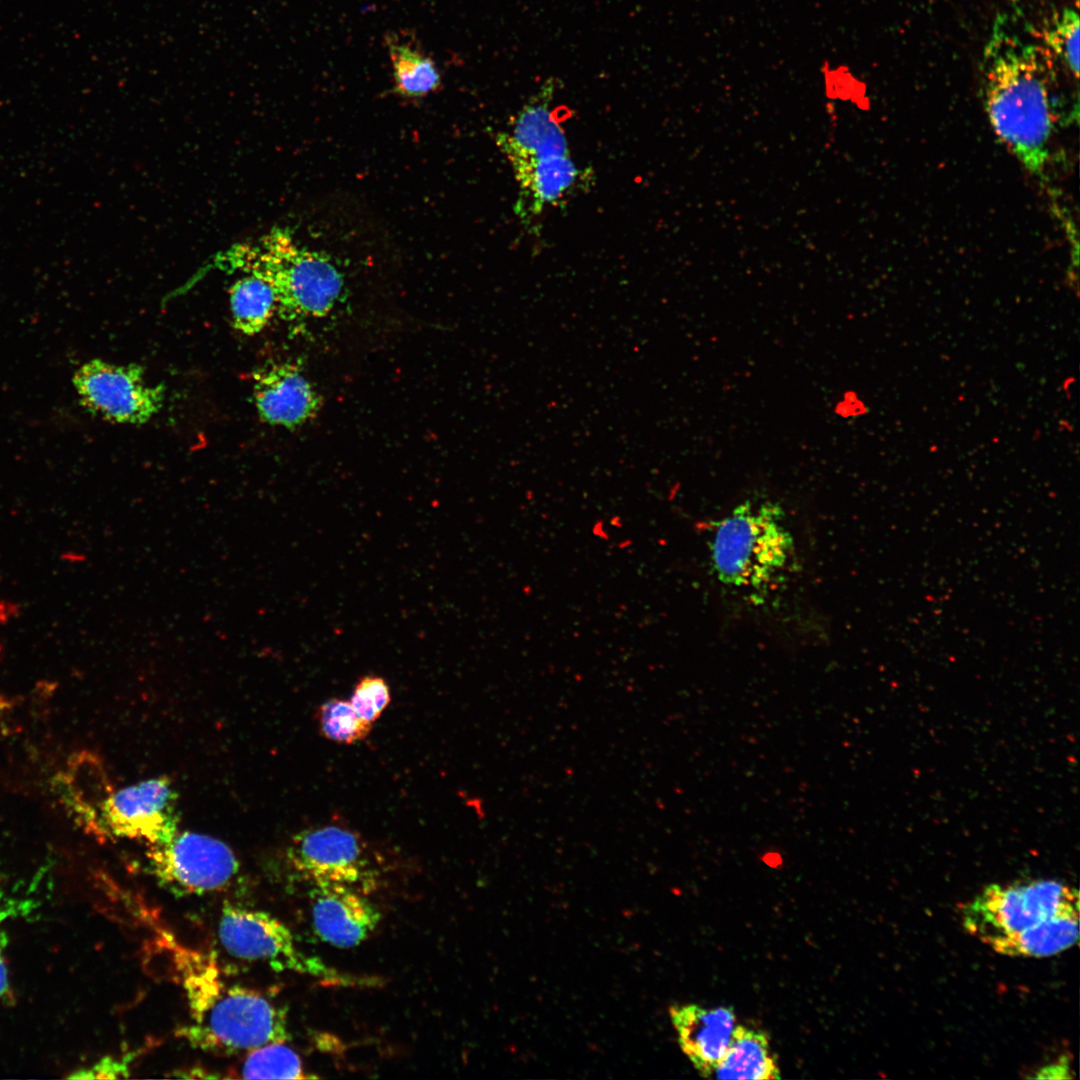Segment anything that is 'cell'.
<instances>
[{
    "instance_id": "obj_1",
    "label": "cell",
    "mask_w": 1080,
    "mask_h": 1080,
    "mask_svg": "<svg viewBox=\"0 0 1080 1080\" xmlns=\"http://www.w3.org/2000/svg\"><path fill=\"white\" fill-rule=\"evenodd\" d=\"M1054 59L1007 17H999L984 47L983 103L991 127L1024 169L1046 180L1056 120Z\"/></svg>"
},
{
    "instance_id": "obj_2",
    "label": "cell",
    "mask_w": 1080,
    "mask_h": 1080,
    "mask_svg": "<svg viewBox=\"0 0 1080 1080\" xmlns=\"http://www.w3.org/2000/svg\"><path fill=\"white\" fill-rule=\"evenodd\" d=\"M964 929L995 952L1048 957L1079 938L1078 890L1057 880L991 884L963 905Z\"/></svg>"
},
{
    "instance_id": "obj_3",
    "label": "cell",
    "mask_w": 1080,
    "mask_h": 1080,
    "mask_svg": "<svg viewBox=\"0 0 1080 1080\" xmlns=\"http://www.w3.org/2000/svg\"><path fill=\"white\" fill-rule=\"evenodd\" d=\"M182 973L189 1021L176 1035L192 1047L229 1055L288 1039L286 1011L264 994L227 985L212 963L186 961Z\"/></svg>"
},
{
    "instance_id": "obj_4",
    "label": "cell",
    "mask_w": 1080,
    "mask_h": 1080,
    "mask_svg": "<svg viewBox=\"0 0 1080 1080\" xmlns=\"http://www.w3.org/2000/svg\"><path fill=\"white\" fill-rule=\"evenodd\" d=\"M210 264L264 279L274 291L277 311L290 321L327 316L344 289L343 276L331 258L300 246L283 228L235 244Z\"/></svg>"
},
{
    "instance_id": "obj_5",
    "label": "cell",
    "mask_w": 1080,
    "mask_h": 1080,
    "mask_svg": "<svg viewBox=\"0 0 1080 1080\" xmlns=\"http://www.w3.org/2000/svg\"><path fill=\"white\" fill-rule=\"evenodd\" d=\"M780 505L746 501L721 519L710 542L716 578L739 589L762 590L781 580L795 555Z\"/></svg>"
},
{
    "instance_id": "obj_6",
    "label": "cell",
    "mask_w": 1080,
    "mask_h": 1080,
    "mask_svg": "<svg viewBox=\"0 0 1080 1080\" xmlns=\"http://www.w3.org/2000/svg\"><path fill=\"white\" fill-rule=\"evenodd\" d=\"M146 858L159 884L176 895L223 891L240 873L239 860L227 844L190 831L149 845Z\"/></svg>"
},
{
    "instance_id": "obj_7",
    "label": "cell",
    "mask_w": 1080,
    "mask_h": 1080,
    "mask_svg": "<svg viewBox=\"0 0 1080 1080\" xmlns=\"http://www.w3.org/2000/svg\"><path fill=\"white\" fill-rule=\"evenodd\" d=\"M73 385L87 411L113 423L144 424L164 402V387L151 384L137 364L93 359L77 369Z\"/></svg>"
},
{
    "instance_id": "obj_8",
    "label": "cell",
    "mask_w": 1080,
    "mask_h": 1080,
    "mask_svg": "<svg viewBox=\"0 0 1080 1080\" xmlns=\"http://www.w3.org/2000/svg\"><path fill=\"white\" fill-rule=\"evenodd\" d=\"M218 937L223 948L235 958L265 962L279 970L339 978L318 958L302 953L290 929L268 912L225 902L220 911Z\"/></svg>"
},
{
    "instance_id": "obj_9",
    "label": "cell",
    "mask_w": 1080,
    "mask_h": 1080,
    "mask_svg": "<svg viewBox=\"0 0 1080 1080\" xmlns=\"http://www.w3.org/2000/svg\"><path fill=\"white\" fill-rule=\"evenodd\" d=\"M178 795L167 777L151 778L110 792L102 802L93 833L155 845L179 831Z\"/></svg>"
},
{
    "instance_id": "obj_10",
    "label": "cell",
    "mask_w": 1080,
    "mask_h": 1080,
    "mask_svg": "<svg viewBox=\"0 0 1080 1080\" xmlns=\"http://www.w3.org/2000/svg\"><path fill=\"white\" fill-rule=\"evenodd\" d=\"M287 858L312 884H340L359 890L373 881L375 872L360 836L334 824L310 827L293 836Z\"/></svg>"
},
{
    "instance_id": "obj_11",
    "label": "cell",
    "mask_w": 1080,
    "mask_h": 1080,
    "mask_svg": "<svg viewBox=\"0 0 1080 1080\" xmlns=\"http://www.w3.org/2000/svg\"><path fill=\"white\" fill-rule=\"evenodd\" d=\"M310 899L315 933L335 947L359 945L381 920L379 910L369 899L359 890L345 885L313 884Z\"/></svg>"
},
{
    "instance_id": "obj_12",
    "label": "cell",
    "mask_w": 1080,
    "mask_h": 1080,
    "mask_svg": "<svg viewBox=\"0 0 1080 1080\" xmlns=\"http://www.w3.org/2000/svg\"><path fill=\"white\" fill-rule=\"evenodd\" d=\"M555 80L548 79L514 117L511 130L497 135L496 142L511 166L556 155H569L568 141L551 109Z\"/></svg>"
},
{
    "instance_id": "obj_13",
    "label": "cell",
    "mask_w": 1080,
    "mask_h": 1080,
    "mask_svg": "<svg viewBox=\"0 0 1080 1080\" xmlns=\"http://www.w3.org/2000/svg\"><path fill=\"white\" fill-rule=\"evenodd\" d=\"M253 399L262 421L296 428L314 418L321 397L296 364L277 363L252 375Z\"/></svg>"
},
{
    "instance_id": "obj_14",
    "label": "cell",
    "mask_w": 1080,
    "mask_h": 1080,
    "mask_svg": "<svg viewBox=\"0 0 1080 1080\" xmlns=\"http://www.w3.org/2000/svg\"><path fill=\"white\" fill-rule=\"evenodd\" d=\"M669 1012L683 1053L701 1076L711 1077L736 1026L734 1009L685 1004L672 1006Z\"/></svg>"
},
{
    "instance_id": "obj_15",
    "label": "cell",
    "mask_w": 1080,
    "mask_h": 1080,
    "mask_svg": "<svg viewBox=\"0 0 1080 1080\" xmlns=\"http://www.w3.org/2000/svg\"><path fill=\"white\" fill-rule=\"evenodd\" d=\"M519 185L515 207L522 219L540 214L585 184V171L569 155H556L511 166Z\"/></svg>"
},
{
    "instance_id": "obj_16",
    "label": "cell",
    "mask_w": 1080,
    "mask_h": 1080,
    "mask_svg": "<svg viewBox=\"0 0 1080 1080\" xmlns=\"http://www.w3.org/2000/svg\"><path fill=\"white\" fill-rule=\"evenodd\" d=\"M713 1075L719 1079L781 1078L767 1035L743 1025L735 1026L727 1050Z\"/></svg>"
},
{
    "instance_id": "obj_17",
    "label": "cell",
    "mask_w": 1080,
    "mask_h": 1080,
    "mask_svg": "<svg viewBox=\"0 0 1080 1080\" xmlns=\"http://www.w3.org/2000/svg\"><path fill=\"white\" fill-rule=\"evenodd\" d=\"M385 43L395 93L408 99H420L439 89L442 81L440 70L422 48L394 34L387 35Z\"/></svg>"
},
{
    "instance_id": "obj_18",
    "label": "cell",
    "mask_w": 1080,
    "mask_h": 1080,
    "mask_svg": "<svg viewBox=\"0 0 1080 1080\" xmlns=\"http://www.w3.org/2000/svg\"><path fill=\"white\" fill-rule=\"evenodd\" d=\"M229 299L234 327L249 336L260 333L277 310L272 287L252 274L245 275L231 286Z\"/></svg>"
},
{
    "instance_id": "obj_19",
    "label": "cell",
    "mask_w": 1080,
    "mask_h": 1080,
    "mask_svg": "<svg viewBox=\"0 0 1080 1080\" xmlns=\"http://www.w3.org/2000/svg\"><path fill=\"white\" fill-rule=\"evenodd\" d=\"M1041 43L1075 80L1079 76V16L1076 8L1056 11L1043 23Z\"/></svg>"
},
{
    "instance_id": "obj_20",
    "label": "cell",
    "mask_w": 1080,
    "mask_h": 1080,
    "mask_svg": "<svg viewBox=\"0 0 1080 1080\" xmlns=\"http://www.w3.org/2000/svg\"><path fill=\"white\" fill-rule=\"evenodd\" d=\"M243 1079H306L298 1054L284 1043H270L248 1051L237 1069Z\"/></svg>"
},
{
    "instance_id": "obj_21",
    "label": "cell",
    "mask_w": 1080,
    "mask_h": 1080,
    "mask_svg": "<svg viewBox=\"0 0 1080 1080\" xmlns=\"http://www.w3.org/2000/svg\"><path fill=\"white\" fill-rule=\"evenodd\" d=\"M317 719L321 734L327 739L343 744L363 740L371 731V724L360 718L350 701L330 699L318 709Z\"/></svg>"
},
{
    "instance_id": "obj_22",
    "label": "cell",
    "mask_w": 1080,
    "mask_h": 1080,
    "mask_svg": "<svg viewBox=\"0 0 1080 1080\" xmlns=\"http://www.w3.org/2000/svg\"><path fill=\"white\" fill-rule=\"evenodd\" d=\"M390 701L391 695L387 682L382 677L367 675L355 686L350 703L360 718L372 723L381 715Z\"/></svg>"
},
{
    "instance_id": "obj_23",
    "label": "cell",
    "mask_w": 1080,
    "mask_h": 1080,
    "mask_svg": "<svg viewBox=\"0 0 1080 1080\" xmlns=\"http://www.w3.org/2000/svg\"><path fill=\"white\" fill-rule=\"evenodd\" d=\"M135 1054L123 1056L121 1058L105 1057L93 1066L82 1069L75 1074L71 1075V1078L81 1079H116L126 1078L130 1073V1063Z\"/></svg>"
},
{
    "instance_id": "obj_24",
    "label": "cell",
    "mask_w": 1080,
    "mask_h": 1080,
    "mask_svg": "<svg viewBox=\"0 0 1080 1080\" xmlns=\"http://www.w3.org/2000/svg\"><path fill=\"white\" fill-rule=\"evenodd\" d=\"M3 897L0 895V999L6 996L9 992V977L5 959L3 956V949L6 944L5 934L1 929V925L5 919L14 912V909L7 903L2 902Z\"/></svg>"
},
{
    "instance_id": "obj_25",
    "label": "cell",
    "mask_w": 1080,
    "mask_h": 1080,
    "mask_svg": "<svg viewBox=\"0 0 1080 1080\" xmlns=\"http://www.w3.org/2000/svg\"><path fill=\"white\" fill-rule=\"evenodd\" d=\"M1071 1069L1068 1063L1064 1060H1059L1056 1063L1046 1065L1037 1071L1035 1078H1071Z\"/></svg>"
},
{
    "instance_id": "obj_26",
    "label": "cell",
    "mask_w": 1080,
    "mask_h": 1080,
    "mask_svg": "<svg viewBox=\"0 0 1080 1080\" xmlns=\"http://www.w3.org/2000/svg\"><path fill=\"white\" fill-rule=\"evenodd\" d=\"M1013 1H1019V0H1013Z\"/></svg>"
}]
</instances>
